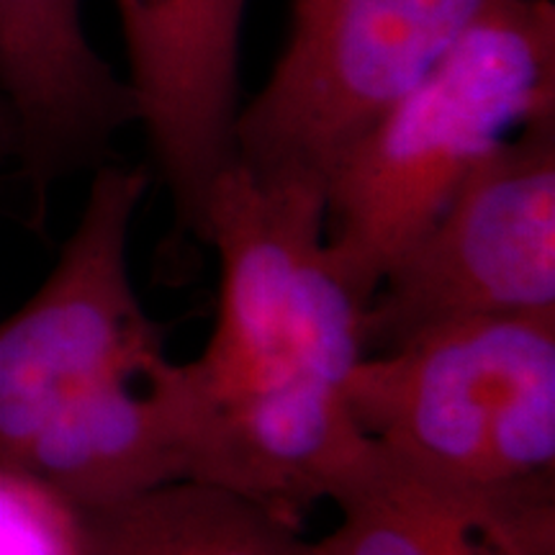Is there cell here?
Instances as JSON below:
<instances>
[{
    "label": "cell",
    "instance_id": "8fae6325",
    "mask_svg": "<svg viewBox=\"0 0 555 555\" xmlns=\"http://www.w3.org/2000/svg\"><path fill=\"white\" fill-rule=\"evenodd\" d=\"M332 504L339 522L319 540L324 555H504L453 502L409 476L380 446Z\"/></svg>",
    "mask_w": 555,
    "mask_h": 555
},
{
    "label": "cell",
    "instance_id": "5b68a950",
    "mask_svg": "<svg viewBox=\"0 0 555 555\" xmlns=\"http://www.w3.org/2000/svg\"><path fill=\"white\" fill-rule=\"evenodd\" d=\"M150 172L93 170L80 219L44 283L0 324V463H16L62 406L114 380H144L163 332L139 301L129 266Z\"/></svg>",
    "mask_w": 555,
    "mask_h": 555
},
{
    "label": "cell",
    "instance_id": "6da1fadb",
    "mask_svg": "<svg viewBox=\"0 0 555 555\" xmlns=\"http://www.w3.org/2000/svg\"><path fill=\"white\" fill-rule=\"evenodd\" d=\"M360 429L504 555H555V311L446 324L367 352Z\"/></svg>",
    "mask_w": 555,
    "mask_h": 555
},
{
    "label": "cell",
    "instance_id": "7a4b0ae2",
    "mask_svg": "<svg viewBox=\"0 0 555 555\" xmlns=\"http://www.w3.org/2000/svg\"><path fill=\"white\" fill-rule=\"evenodd\" d=\"M553 114V0L478 21L401 93L327 180V245L360 304L499 144Z\"/></svg>",
    "mask_w": 555,
    "mask_h": 555
},
{
    "label": "cell",
    "instance_id": "9c48e42d",
    "mask_svg": "<svg viewBox=\"0 0 555 555\" xmlns=\"http://www.w3.org/2000/svg\"><path fill=\"white\" fill-rule=\"evenodd\" d=\"M165 356L144 378L82 393L41 425L13 466L80 512L106 509L159 486L189 481V437Z\"/></svg>",
    "mask_w": 555,
    "mask_h": 555
},
{
    "label": "cell",
    "instance_id": "3957f363",
    "mask_svg": "<svg viewBox=\"0 0 555 555\" xmlns=\"http://www.w3.org/2000/svg\"><path fill=\"white\" fill-rule=\"evenodd\" d=\"M217 249V317L185 367L201 384L314 378L347 386L365 356V307L327 245V191L266 180L234 159L214 183L201 237Z\"/></svg>",
    "mask_w": 555,
    "mask_h": 555
},
{
    "label": "cell",
    "instance_id": "4fadbf2b",
    "mask_svg": "<svg viewBox=\"0 0 555 555\" xmlns=\"http://www.w3.org/2000/svg\"><path fill=\"white\" fill-rule=\"evenodd\" d=\"M18 155V131L13 111L5 101L3 90H0V178L9 176V170H16Z\"/></svg>",
    "mask_w": 555,
    "mask_h": 555
},
{
    "label": "cell",
    "instance_id": "8992f818",
    "mask_svg": "<svg viewBox=\"0 0 555 555\" xmlns=\"http://www.w3.org/2000/svg\"><path fill=\"white\" fill-rule=\"evenodd\" d=\"M555 311V114L491 152L388 268L363 314L384 352L468 319Z\"/></svg>",
    "mask_w": 555,
    "mask_h": 555
},
{
    "label": "cell",
    "instance_id": "277c9868",
    "mask_svg": "<svg viewBox=\"0 0 555 555\" xmlns=\"http://www.w3.org/2000/svg\"><path fill=\"white\" fill-rule=\"evenodd\" d=\"M515 0H294L288 41L237 119V163L327 180L352 144L470 26Z\"/></svg>",
    "mask_w": 555,
    "mask_h": 555
},
{
    "label": "cell",
    "instance_id": "7c38bea8",
    "mask_svg": "<svg viewBox=\"0 0 555 555\" xmlns=\"http://www.w3.org/2000/svg\"><path fill=\"white\" fill-rule=\"evenodd\" d=\"M0 555H88L86 517L24 468L0 463Z\"/></svg>",
    "mask_w": 555,
    "mask_h": 555
},
{
    "label": "cell",
    "instance_id": "52a82bcc",
    "mask_svg": "<svg viewBox=\"0 0 555 555\" xmlns=\"http://www.w3.org/2000/svg\"><path fill=\"white\" fill-rule=\"evenodd\" d=\"M249 0H114L134 127L183 232L201 237L214 183L237 159L240 41Z\"/></svg>",
    "mask_w": 555,
    "mask_h": 555
},
{
    "label": "cell",
    "instance_id": "30bf717a",
    "mask_svg": "<svg viewBox=\"0 0 555 555\" xmlns=\"http://www.w3.org/2000/svg\"><path fill=\"white\" fill-rule=\"evenodd\" d=\"M88 555H324L296 519L201 481L82 512Z\"/></svg>",
    "mask_w": 555,
    "mask_h": 555
},
{
    "label": "cell",
    "instance_id": "ba28073f",
    "mask_svg": "<svg viewBox=\"0 0 555 555\" xmlns=\"http://www.w3.org/2000/svg\"><path fill=\"white\" fill-rule=\"evenodd\" d=\"M0 90L39 232L60 180L114 159L116 139L134 127V101L127 78L90 44L82 0H0Z\"/></svg>",
    "mask_w": 555,
    "mask_h": 555
}]
</instances>
